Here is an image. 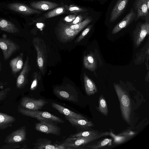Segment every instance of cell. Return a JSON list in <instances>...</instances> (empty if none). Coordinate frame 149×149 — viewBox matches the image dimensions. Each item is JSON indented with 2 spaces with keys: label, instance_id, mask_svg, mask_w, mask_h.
I'll list each match as a JSON object with an SVG mask.
<instances>
[{
  "label": "cell",
  "instance_id": "obj_8",
  "mask_svg": "<svg viewBox=\"0 0 149 149\" xmlns=\"http://www.w3.org/2000/svg\"><path fill=\"white\" fill-rule=\"evenodd\" d=\"M48 103L43 99H35L25 96L22 98L20 105L26 109L36 110L41 109Z\"/></svg>",
  "mask_w": 149,
  "mask_h": 149
},
{
  "label": "cell",
  "instance_id": "obj_6",
  "mask_svg": "<svg viewBox=\"0 0 149 149\" xmlns=\"http://www.w3.org/2000/svg\"><path fill=\"white\" fill-rule=\"evenodd\" d=\"M0 48L2 51L4 60L6 61L19 49V47L10 39L4 37L0 38Z\"/></svg>",
  "mask_w": 149,
  "mask_h": 149
},
{
  "label": "cell",
  "instance_id": "obj_7",
  "mask_svg": "<svg viewBox=\"0 0 149 149\" xmlns=\"http://www.w3.org/2000/svg\"><path fill=\"white\" fill-rule=\"evenodd\" d=\"M36 123L35 129L38 131L47 134H52L57 136L60 134V129L49 120H40Z\"/></svg>",
  "mask_w": 149,
  "mask_h": 149
},
{
  "label": "cell",
  "instance_id": "obj_12",
  "mask_svg": "<svg viewBox=\"0 0 149 149\" xmlns=\"http://www.w3.org/2000/svg\"><path fill=\"white\" fill-rule=\"evenodd\" d=\"M135 5V21L140 18L148 16L149 0H136Z\"/></svg>",
  "mask_w": 149,
  "mask_h": 149
},
{
  "label": "cell",
  "instance_id": "obj_39",
  "mask_svg": "<svg viewBox=\"0 0 149 149\" xmlns=\"http://www.w3.org/2000/svg\"><path fill=\"white\" fill-rule=\"evenodd\" d=\"M76 17L75 15H70L65 17L64 19L65 21L70 23L73 21Z\"/></svg>",
  "mask_w": 149,
  "mask_h": 149
},
{
  "label": "cell",
  "instance_id": "obj_15",
  "mask_svg": "<svg viewBox=\"0 0 149 149\" xmlns=\"http://www.w3.org/2000/svg\"><path fill=\"white\" fill-rule=\"evenodd\" d=\"M129 0H118L111 12L109 21H116L123 13L126 8Z\"/></svg>",
  "mask_w": 149,
  "mask_h": 149
},
{
  "label": "cell",
  "instance_id": "obj_17",
  "mask_svg": "<svg viewBox=\"0 0 149 149\" xmlns=\"http://www.w3.org/2000/svg\"><path fill=\"white\" fill-rule=\"evenodd\" d=\"M34 149H65L60 145L53 144L50 140L47 139H39L34 144Z\"/></svg>",
  "mask_w": 149,
  "mask_h": 149
},
{
  "label": "cell",
  "instance_id": "obj_32",
  "mask_svg": "<svg viewBox=\"0 0 149 149\" xmlns=\"http://www.w3.org/2000/svg\"><path fill=\"white\" fill-rule=\"evenodd\" d=\"M110 135L113 138L115 143H120L126 141L129 137L126 136H117L114 134L112 132H111Z\"/></svg>",
  "mask_w": 149,
  "mask_h": 149
},
{
  "label": "cell",
  "instance_id": "obj_19",
  "mask_svg": "<svg viewBox=\"0 0 149 149\" xmlns=\"http://www.w3.org/2000/svg\"><path fill=\"white\" fill-rule=\"evenodd\" d=\"M52 107L65 116L76 119L88 120L80 114L76 113L65 107L55 103H51Z\"/></svg>",
  "mask_w": 149,
  "mask_h": 149
},
{
  "label": "cell",
  "instance_id": "obj_24",
  "mask_svg": "<svg viewBox=\"0 0 149 149\" xmlns=\"http://www.w3.org/2000/svg\"><path fill=\"white\" fill-rule=\"evenodd\" d=\"M84 85L86 92L88 96L93 95L97 91V88L94 82L86 74L83 75Z\"/></svg>",
  "mask_w": 149,
  "mask_h": 149
},
{
  "label": "cell",
  "instance_id": "obj_5",
  "mask_svg": "<svg viewBox=\"0 0 149 149\" xmlns=\"http://www.w3.org/2000/svg\"><path fill=\"white\" fill-rule=\"evenodd\" d=\"M149 33L148 21H146L143 23H139L132 33L135 47H138Z\"/></svg>",
  "mask_w": 149,
  "mask_h": 149
},
{
  "label": "cell",
  "instance_id": "obj_36",
  "mask_svg": "<svg viewBox=\"0 0 149 149\" xmlns=\"http://www.w3.org/2000/svg\"><path fill=\"white\" fill-rule=\"evenodd\" d=\"M11 89L8 87L0 91V101L4 99L7 96L8 93Z\"/></svg>",
  "mask_w": 149,
  "mask_h": 149
},
{
  "label": "cell",
  "instance_id": "obj_18",
  "mask_svg": "<svg viewBox=\"0 0 149 149\" xmlns=\"http://www.w3.org/2000/svg\"><path fill=\"white\" fill-rule=\"evenodd\" d=\"M30 5L35 9L45 11L56 8L59 5L54 2L41 1L32 2L30 3Z\"/></svg>",
  "mask_w": 149,
  "mask_h": 149
},
{
  "label": "cell",
  "instance_id": "obj_21",
  "mask_svg": "<svg viewBox=\"0 0 149 149\" xmlns=\"http://www.w3.org/2000/svg\"><path fill=\"white\" fill-rule=\"evenodd\" d=\"M149 41L148 40L142 48L137 53L136 58L134 59V63L135 64H141L144 62L145 60L148 64L149 55Z\"/></svg>",
  "mask_w": 149,
  "mask_h": 149
},
{
  "label": "cell",
  "instance_id": "obj_20",
  "mask_svg": "<svg viewBox=\"0 0 149 149\" xmlns=\"http://www.w3.org/2000/svg\"><path fill=\"white\" fill-rule=\"evenodd\" d=\"M23 58V54L21 53L10 61L9 64L12 73L14 75H17L22 69L24 65Z\"/></svg>",
  "mask_w": 149,
  "mask_h": 149
},
{
  "label": "cell",
  "instance_id": "obj_9",
  "mask_svg": "<svg viewBox=\"0 0 149 149\" xmlns=\"http://www.w3.org/2000/svg\"><path fill=\"white\" fill-rule=\"evenodd\" d=\"M26 127L24 126L6 136L4 141L7 143H22L26 139Z\"/></svg>",
  "mask_w": 149,
  "mask_h": 149
},
{
  "label": "cell",
  "instance_id": "obj_34",
  "mask_svg": "<svg viewBox=\"0 0 149 149\" xmlns=\"http://www.w3.org/2000/svg\"><path fill=\"white\" fill-rule=\"evenodd\" d=\"M92 26V25H90L80 35L79 37L75 40V42H79L81 41L85 36L88 33Z\"/></svg>",
  "mask_w": 149,
  "mask_h": 149
},
{
  "label": "cell",
  "instance_id": "obj_29",
  "mask_svg": "<svg viewBox=\"0 0 149 149\" xmlns=\"http://www.w3.org/2000/svg\"><path fill=\"white\" fill-rule=\"evenodd\" d=\"M92 21L91 18L88 17L83 22L74 25H69L68 26L71 29L74 30H77L80 31L86 25L89 24Z\"/></svg>",
  "mask_w": 149,
  "mask_h": 149
},
{
  "label": "cell",
  "instance_id": "obj_3",
  "mask_svg": "<svg viewBox=\"0 0 149 149\" xmlns=\"http://www.w3.org/2000/svg\"><path fill=\"white\" fill-rule=\"evenodd\" d=\"M17 110L22 115L35 118L39 121L41 120H49L62 123H64L61 118L47 112L30 110L22 107L20 105L18 106Z\"/></svg>",
  "mask_w": 149,
  "mask_h": 149
},
{
  "label": "cell",
  "instance_id": "obj_14",
  "mask_svg": "<svg viewBox=\"0 0 149 149\" xmlns=\"http://www.w3.org/2000/svg\"><path fill=\"white\" fill-rule=\"evenodd\" d=\"M135 17L136 14L132 7L127 14L113 28L112 33L115 34L127 27L135 20Z\"/></svg>",
  "mask_w": 149,
  "mask_h": 149
},
{
  "label": "cell",
  "instance_id": "obj_30",
  "mask_svg": "<svg viewBox=\"0 0 149 149\" xmlns=\"http://www.w3.org/2000/svg\"><path fill=\"white\" fill-rule=\"evenodd\" d=\"M65 12V10L63 7H58L45 14V17L47 18H49L62 14Z\"/></svg>",
  "mask_w": 149,
  "mask_h": 149
},
{
  "label": "cell",
  "instance_id": "obj_25",
  "mask_svg": "<svg viewBox=\"0 0 149 149\" xmlns=\"http://www.w3.org/2000/svg\"><path fill=\"white\" fill-rule=\"evenodd\" d=\"M0 29L12 33L19 32V30L13 23L6 19H0Z\"/></svg>",
  "mask_w": 149,
  "mask_h": 149
},
{
  "label": "cell",
  "instance_id": "obj_1",
  "mask_svg": "<svg viewBox=\"0 0 149 149\" xmlns=\"http://www.w3.org/2000/svg\"><path fill=\"white\" fill-rule=\"evenodd\" d=\"M113 86L120 102L122 116L125 120L129 123L132 110L130 98L126 91L119 85L114 83Z\"/></svg>",
  "mask_w": 149,
  "mask_h": 149
},
{
  "label": "cell",
  "instance_id": "obj_11",
  "mask_svg": "<svg viewBox=\"0 0 149 149\" xmlns=\"http://www.w3.org/2000/svg\"><path fill=\"white\" fill-rule=\"evenodd\" d=\"M7 8L15 12L25 15L39 14L42 13L37 10L32 8L25 4L18 3H9L8 5Z\"/></svg>",
  "mask_w": 149,
  "mask_h": 149
},
{
  "label": "cell",
  "instance_id": "obj_38",
  "mask_svg": "<svg viewBox=\"0 0 149 149\" xmlns=\"http://www.w3.org/2000/svg\"><path fill=\"white\" fill-rule=\"evenodd\" d=\"M83 18L82 16L80 15H79L76 17L74 20L72 22L66 24L69 25H73L78 24L81 22Z\"/></svg>",
  "mask_w": 149,
  "mask_h": 149
},
{
  "label": "cell",
  "instance_id": "obj_33",
  "mask_svg": "<svg viewBox=\"0 0 149 149\" xmlns=\"http://www.w3.org/2000/svg\"><path fill=\"white\" fill-rule=\"evenodd\" d=\"M33 80L31 87V90H33L36 88L38 80H40L41 78L40 73L35 72L33 74Z\"/></svg>",
  "mask_w": 149,
  "mask_h": 149
},
{
  "label": "cell",
  "instance_id": "obj_4",
  "mask_svg": "<svg viewBox=\"0 0 149 149\" xmlns=\"http://www.w3.org/2000/svg\"><path fill=\"white\" fill-rule=\"evenodd\" d=\"M108 132L101 133L94 136L86 137L73 138L69 137L65 139L61 145L65 149H75L81 148L88 143L98 139L105 135H109Z\"/></svg>",
  "mask_w": 149,
  "mask_h": 149
},
{
  "label": "cell",
  "instance_id": "obj_13",
  "mask_svg": "<svg viewBox=\"0 0 149 149\" xmlns=\"http://www.w3.org/2000/svg\"><path fill=\"white\" fill-rule=\"evenodd\" d=\"M30 70V66L29 63V58L27 56L22 70L16 80V86L18 88L22 89L27 83V77Z\"/></svg>",
  "mask_w": 149,
  "mask_h": 149
},
{
  "label": "cell",
  "instance_id": "obj_40",
  "mask_svg": "<svg viewBox=\"0 0 149 149\" xmlns=\"http://www.w3.org/2000/svg\"><path fill=\"white\" fill-rule=\"evenodd\" d=\"M5 84V83H3L2 82H0V87L3 86Z\"/></svg>",
  "mask_w": 149,
  "mask_h": 149
},
{
  "label": "cell",
  "instance_id": "obj_10",
  "mask_svg": "<svg viewBox=\"0 0 149 149\" xmlns=\"http://www.w3.org/2000/svg\"><path fill=\"white\" fill-rule=\"evenodd\" d=\"M80 32L71 29L68 24L62 23L60 24L58 30L60 38L64 42H68L73 39Z\"/></svg>",
  "mask_w": 149,
  "mask_h": 149
},
{
  "label": "cell",
  "instance_id": "obj_35",
  "mask_svg": "<svg viewBox=\"0 0 149 149\" xmlns=\"http://www.w3.org/2000/svg\"><path fill=\"white\" fill-rule=\"evenodd\" d=\"M20 147V146L19 144L14 143H7L0 147V149H18Z\"/></svg>",
  "mask_w": 149,
  "mask_h": 149
},
{
  "label": "cell",
  "instance_id": "obj_16",
  "mask_svg": "<svg viewBox=\"0 0 149 149\" xmlns=\"http://www.w3.org/2000/svg\"><path fill=\"white\" fill-rule=\"evenodd\" d=\"M65 117L73 126L81 130H87L94 126L93 123L88 120Z\"/></svg>",
  "mask_w": 149,
  "mask_h": 149
},
{
  "label": "cell",
  "instance_id": "obj_41",
  "mask_svg": "<svg viewBox=\"0 0 149 149\" xmlns=\"http://www.w3.org/2000/svg\"><path fill=\"white\" fill-rule=\"evenodd\" d=\"M1 68V62L0 61V69Z\"/></svg>",
  "mask_w": 149,
  "mask_h": 149
},
{
  "label": "cell",
  "instance_id": "obj_22",
  "mask_svg": "<svg viewBox=\"0 0 149 149\" xmlns=\"http://www.w3.org/2000/svg\"><path fill=\"white\" fill-rule=\"evenodd\" d=\"M83 64L85 68L91 71H94L96 69L97 62L94 54L92 52L84 56Z\"/></svg>",
  "mask_w": 149,
  "mask_h": 149
},
{
  "label": "cell",
  "instance_id": "obj_26",
  "mask_svg": "<svg viewBox=\"0 0 149 149\" xmlns=\"http://www.w3.org/2000/svg\"><path fill=\"white\" fill-rule=\"evenodd\" d=\"M101 133L95 131H81L70 135L69 137L73 138L86 137L96 136Z\"/></svg>",
  "mask_w": 149,
  "mask_h": 149
},
{
  "label": "cell",
  "instance_id": "obj_23",
  "mask_svg": "<svg viewBox=\"0 0 149 149\" xmlns=\"http://www.w3.org/2000/svg\"><path fill=\"white\" fill-rule=\"evenodd\" d=\"M15 120L14 117L0 112V130H3L12 127Z\"/></svg>",
  "mask_w": 149,
  "mask_h": 149
},
{
  "label": "cell",
  "instance_id": "obj_2",
  "mask_svg": "<svg viewBox=\"0 0 149 149\" xmlns=\"http://www.w3.org/2000/svg\"><path fill=\"white\" fill-rule=\"evenodd\" d=\"M33 43L37 53V62L38 67L41 72L44 74L47 57L46 45L44 41L38 37L34 38Z\"/></svg>",
  "mask_w": 149,
  "mask_h": 149
},
{
  "label": "cell",
  "instance_id": "obj_37",
  "mask_svg": "<svg viewBox=\"0 0 149 149\" xmlns=\"http://www.w3.org/2000/svg\"><path fill=\"white\" fill-rule=\"evenodd\" d=\"M59 91L58 92V94L60 95V97L69 100H72L73 98H72L70 94L67 92L63 91Z\"/></svg>",
  "mask_w": 149,
  "mask_h": 149
},
{
  "label": "cell",
  "instance_id": "obj_28",
  "mask_svg": "<svg viewBox=\"0 0 149 149\" xmlns=\"http://www.w3.org/2000/svg\"><path fill=\"white\" fill-rule=\"evenodd\" d=\"M99 104L98 109L99 111L104 115L107 116L108 111L107 104L105 100L102 95L99 97Z\"/></svg>",
  "mask_w": 149,
  "mask_h": 149
},
{
  "label": "cell",
  "instance_id": "obj_31",
  "mask_svg": "<svg viewBox=\"0 0 149 149\" xmlns=\"http://www.w3.org/2000/svg\"><path fill=\"white\" fill-rule=\"evenodd\" d=\"M65 8L71 13H75L79 12H85L87 10L86 9L81 8L74 5H70L69 6L65 5Z\"/></svg>",
  "mask_w": 149,
  "mask_h": 149
},
{
  "label": "cell",
  "instance_id": "obj_27",
  "mask_svg": "<svg viewBox=\"0 0 149 149\" xmlns=\"http://www.w3.org/2000/svg\"><path fill=\"white\" fill-rule=\"evenodd\" d=\"M112 141V139H111L106 138L94 145L87 146V148L97 149L104 147L109 146L111 145Z\"/></svg>",
  "mask_w": 149,
  "mask_h": 149
}]
</instances>
